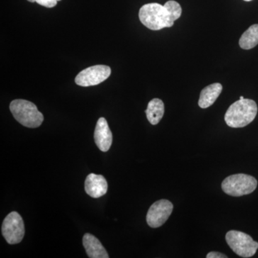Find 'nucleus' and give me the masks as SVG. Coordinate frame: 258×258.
Returning <instances> with one entry per match:
<instances>
[{
  "label": "nucleus",
  "instance_id": "1a4fd4ad",
  "mask_svg": "<svg viewBox=\"0 0 258 258\" xmlns=\"http://www.w3.org/2000/svg\"><path fill=\"white\" fill-rule=\"evenodd\" d=\"M94 140L97 147L103 152L109 150L113 142V135L106 118H100L94 132Z\"/></svg>",
  "mask_w": 258,
  "mask_h": 258
},
{
  "label": "nucleus",
  "instance_id": "6e6552de",
  "mask_svg": "<svg viewBox=\"0 0 258 258\" xmlns=\"http://www.w3.org/2000/svg\"><path fill=\"white\" fill-rule=\"evenodd\" d=\"M173 204L167 200H160L153 204L147 212V222L149 227L157 228L167 221L172 213Z\"/></svg>",
  "mask_w": 258,
  "mask_h": 258
},
{
  "label": "nucleus",
  "instance_id": "7ed1b4c3",
  "mask_svg": "<svg viewBox=\"0 0 258 258\" xmlns=\"http://www.w3.org/2000/svg\"><path fill=\"white\" fill-rule=\"evenodd\" d=\"M10 109L15 119L28 128H37L43 122V115L32 102L23 99L14 100L10 103Z\"/></svg>",
  "mask_w": 258,
  "mask_h": 258
},
{
  "label": "nucleus",
  "instance_id": "f257e3e1",
  "mask_svg": "<svg viewBox=\"0 0 258 258\" xmlns=\"http://www.w3.org/2000/svg\"><path fill=\"white\" fill-rule=\"evenodd\" d=\"M182 9L177 2L169 0L164 5L159 3L144 5L139 10L141 23L152 30L171 28L181 17Z\"/></svg>",
  "mask_w": 258,
  "mask_h": 258
},
{
  "label": "nucleus",
  "instance_id": "9d476101",
  "mask_svg": "<svg viewBox=\"0 0 258 258\" xmlns=\"http://www.w3.org/2000/svg\"><path fill=\"white\" fill-rule=\"evenodd\" d=\"M86 192L93 198H100L108 191V182L104 176L90 174L85 181Z\"/></svg>",
  "mask_w": 258,
  "mask_h": 258
},
{
  "label": "nucleus",
  "instance_id": "a211bd4d",
  "mask_svg": "<svg viewBox=\"0 0 258 258\" xmlns=\"http://www.w3.org/2000/svg\"><path fill=\"white\" fill-rule=\"evenodd\" d=\"M240 99H241V100L244 99V97L243 96H240Z\"/></svg>",
  "mask_w": 258,
  "mask_h": 258
},
{
  "label": "nucleus",
  "instance_id": "2eb2a0df",
  "mask_svg": "<svg viewBox=\"0 0 258 258\" xmlns=\"http://www.w3.org/2000/svg\"><path fill=\"white\" fill-rule=\"evenodd\" d=\"M37 4L47 8H52L57 5V0H36Z\"/></svg>",
  "mask_w": 258,
  "mask_h": 258
},
{
  "label": "nucleus",
  "instance_id": "aec40b11",
  "mask_svg": "<svg viewBox=\"0 0 258 258\" xmlns=\"http://www.w3.org/2000/svg\"><path fill=\"white\" fill-rule=\"evenodd\" d=\"M57 2H58V1H60V0H57Z\"/></svg>",
  "mask_w": 258,
  "mask_h": 258
},
{
  "label": "nucleus",
  "instance_id": "9b49d317",
  "mask_svg": "<svg viewBox=\"0 0 258 258\" xmlns=\"http://www.w3.org/2000/svg\"><path fill=\"white\" fill-rule=\"evenodd\" d=\"M83 244L86 253L90 258H108V252L101 242L91 234H85L83 237Z\"/></svg>",
  "mask_w": 258,
  "mask_h": 258
},
{
  "label": "nucleus",
  "instance_id": "6ab92c4d",
  "mask_svg": "<svg viewBox=\"0 0 258 258\" xmlns=\"http://www.w3.org/2000/svg\"><path fill=\"white\" fill-rule=\"evenodd\" d=\"M244 1H246V2H249V1H252V0H244Z\"/></svg>",
  "mask_w": 258,
  "mask_h": 258
},
{
  "label": "nucleus",
  "instance_id": "423d86ee",
  "mask_svg": "<svg viewBox=\"0 0 258 258\" xmlns=\"http://www.w3.org/2000/svg\"><path fill=\"white\" fill-rule=\"evenodd\" d=\"M25 225L23 218L17 212H10L3 221L2 233L10 244H18L25 235Z\"/></svg>",
  "mask_w": 258,
  "mask_h": 258
},
{
  "label": "nucleus",
  "instance_id": "f3484780",
  "mask_svg": "<svg viewBox=\"0 0 258 258\" xmlns=\"http://www.w3.org/2000/svg\"><path fill=\"white\" fill-rule=\"evenodd\" d=\"M28 1L30 2V3H36V0H28Z\"/></svg>",
  "mask_w": 258,
  "mask_h": 258
},
{
  "label": "nucleus",
  "instance_id": "f03ea898",
  "mask_svg": "<svg viewBox=\"0 0 258 258\" xmlns=\"http://www.w3.org/2000/svg\"><path fill=\"white\" fill-rule=\"evenodd\" d=\"M257 113L255 101L247 98L239 99L229 107L225 115V120L231 128H243L253 121Z\"/></svg>",
  "mask_w": 258,
  "mask_h": 258
},
{
  "label": "nucleus",
  "instance_id": "20e7f679",
  "mask_svg": "<svg viewBox=\"0 0 258 258\" xmlns=\"http://www.w3.org/2000/svg\"><path fill=\"white\" fill-rule=\"evenodd\" d=\"M257 186L255 178L244 174L227 176L222 183L224 192L232 197H242L253 192Z\"/></svg>",
  "mask_w": 258,
  "mask_h": 258
},
{
  "label": "nucleus",
  "instance_id": "0eeeda50",
  "mask_svg": "<svg viewBox=\"0 0 258 258\" xmlns=\"http://www.w3.org/2000/svg\"><path fill=\"white\" fill-rule=\"evenodd\" d=\"M111 74L109 66L97 64L83 70L77 75L75 82L83 87L97 86L106 81Z\"/></svg>",
  "mask_w": 258,
  "mask_h": 258
},
{
  "label": "nucleus",
  "instance_id": "dca6fc26",
  "mask_svg": "<svg viewBox=\"0 0 258 258\" xmlns=\"http://www.w3.org/2000/svg\"><path fill=\"white\" fill-rule=\"evenodd\" d=\"M207 258H227V256L219 252H210L206 256Z\"/></svg>",
  "mask_w": 258,
  "mask_h": 258
},
{
  "label": "nucleus",
  "instance_id": "4468645a",
  "mask_svg": "<svg viewBox=\"0 0 258 258\" xmlns=\"http://www.w3.org/2000/svg\"><path fill=\"white\" fill-rule=\"evenodd\" d=\"M239 45L244 50H250L258 45V24L252 25L242 34Z\"/></svg>",
  "mask_w": 258,
  "mask_h": 258
},
{
  "label": "nucleus",
  "instance_id": "f8f14e48",
  "mask_svg": "<svg viewBox=\"0 0 258 258\" xmlns=\"http://www.w3.org/2000/svg\"><path fill=\"white\" fill-rule=\"evenodd\" d=\"M222 91V84L219 83L209 85L207 87L203 88L200 93L198 101L199 106L202 108H207L211 106L216 101Z\"/></svg>",
  "mask_w": 258,
  "mask_h": 258
},
{
  "label": "nucleus",
  "instance_id": "ddd939ff",
  "mask_svg": "<svg viewBox=\"0 0 258 258\" xmlns=\"http://www.w3.org/2000/svg\"><path fill=\"white\" fill-rule=\"evenodd\" d=\"M145 112L147 119L150 122L151 124L157 125L164 116V103L159 98H154L149 101Z\"/></svg>",
  "mask_w": 258,
  "mask_h": 258
},
{
  "label": "nucleus",
  "instance_id": "39448f33",
  "mask_svg": "<svg viewBox=\"0 0 258 258\" xmlns=\"http://www.w3.org/2000/svg\"><path fill=\"white\" fill-rule=\"evenodd\" d=\"M226 242L235 253L242 257H251L256 253L258 242L247 234L237 230H230L226 234Z\"/></svg>",
  "mask_w": 258,
  "mask_h": 258
}]
</instances>
